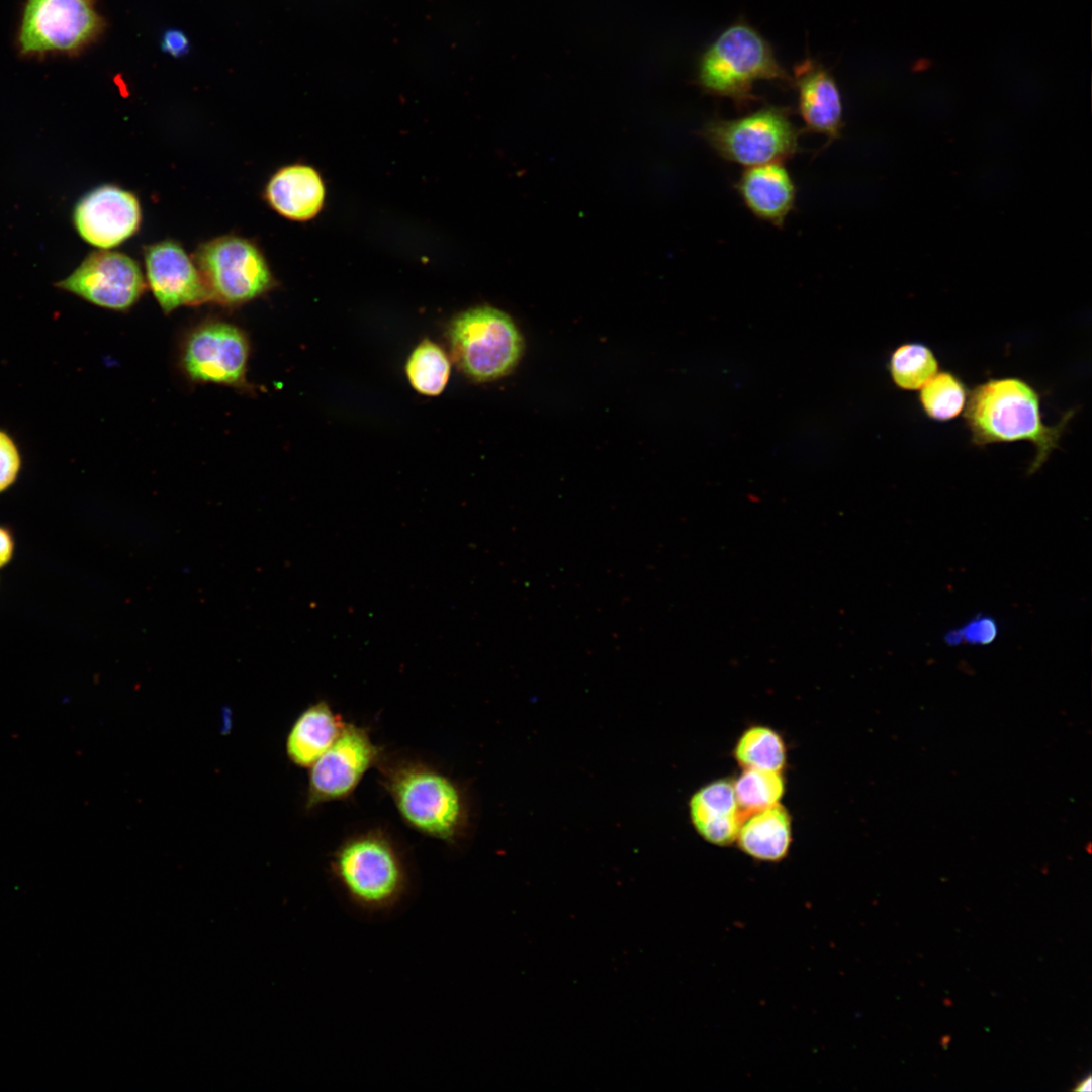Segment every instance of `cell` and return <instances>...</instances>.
I'll return each instance as SVG.
<instances>
[{
  "mask_svg": "<svg viewBox=\"0 0 1092 1092\" xmlns=\"http://www.w3.org/2000/svg\"><path fill=\"white\" fill-rule=\"evenodd\" d=\"M375 767L406 826L450 846L467 838L471 804L460 782L427 760L401 753L384 751Z\"/></svg>",
  "mask_w": 1092,
  "mask_h": 1092,
  "instance_id": "cell-1",
  "label": "cell"
},
{
  "mask_svg": "<svg viewBox=\"0 0 1092 1092\" xmlns=\"http://www.w3.org/2000/svg\"><path fill=\"white\" fill-rule=\"evenodd\" d=\"M965 424L971 442L977 447L993 443L1028 441L1035 449L1029 473L1037 471L1074 416L1064 414L1055 425L1042 419L1041 395L1029 382L1019 377L991 378L969 389L964 408Z\"/></svg>",
  "mask_w": 1092,
  "mask_h": 1092,
  "instance_id": "cell-2",
  "label": "cell"
},
{
  "mask_svg": "<svg viewBox=\"0 0 1092 1092\" xmlns=\"http://www.w3.org/2000/svg\"><path fill=\"white\" fill-rule=\"evenodd\" d=\"M329 871L348 902L366 914L392 911L411 889L404 851L381 827L344 838L331 854Z\"/></svg>",
  "mask_w": 1092,
  "mask_h": 1092,
  "instance_id": "cell-3",
  "label": "cell"
},
{
  "mask_svg": "<svg viewBox=\"0 0 1092 1092\" xmlns=\"http://www.w3.org/2000/svg\"><path fill=\"white\" fill-rule=\"evenodd\" d=\"M696 81L705 93L728 98L738 109H745L759 99L753 92L758 81L791 84L792 78L770 42L740 18L702 53Z\"/></svg>",
  "mask_w": 1092,
  "mask_h": 1092,
  "instance_id": "cell-4",
  "label": "cell"
},
{
  "mask_svg": "<svg viewBox=\"0 0 1092 1092\" xmlns=\"http://www.w3.org/2000/svg\"><path fill=\"white\" fill-rule=\"evenodd\" d=\"M801 133L791 109L779 105H764L734 119L713 118L701 129L719 157L747 168L792 159L800 151Z\"/></svg>",
  "mask_w": 1092,
  "mask_h": 1092,
  "instance_id": "cell-5",
  "label": "cell"
},
{
  "mask_svg": "<svg viewBox=\"0 0 1092 1092\" xmlns=\"http://www.w3.org/2000/svg\"><path fill=\"white\" fill-rule=\"evenodd\" d=\"M448 340L458 368L476 381L506 375L522 351V339L512 318L490 306L470 308L454 317Z\"/></svg>",
  "mask_w": 1092,
  "mask_h": 1092,
  "instance_id": "cell-6",
  "label": "cell"
},
{
  "mask_svg": "<svg viewBox=\"0 0 1092 1092\" xmlns=\"http://www.w3.org/2000/svg\"><path fill=\"white\" fill-rule=\"evenodd\" d=\"M193 259L204 279L210 301L238 307L274 288L276 282L258 246L224 235L202 243Z\"/></svg>",
  "mask_w": 1092,
  "mask_h": 1092,
  "instance_id": "cell-7",
  "label": "cell"
},
{
  "mask_svg": "<svg viewBox=\"0 0 1092 1092\" xmlns=\"http://www.w3.org/2000/svg\"><path fill=\"white\" fill-rule=\"evenodd\" d=\"M96 0H26L17 35L23 56L74 55L102 33Z\"/></svg>",
  "mask_w": 1092,
  "mask_h": 1092,
  "instance_id": "cell-8",
  "label": "cell"
},
{
  "mask_svg": "<svg viewBox=\"0 0 1092 1092\" xmlns=\"http://www.w3.org/2000/svg\"><path fill=\"white\" fill-rule=\"evenodd\" d=\"M249 356V338L240 327L221 320H207L184 337L179 363L192 382L250 390Z\"/></svg>",
  "mask_w": 1092,
  "mask_h": 1092,
  "instance_id": "cell-9",
  "label": "cell"
},
{
  "mask_svg": "<svg viewBox=\"0 0 1092 1092\" xmlns=\"http://www.w3.org/2000/svg\"><path fill=\"white\" fill-rule=\"evenodd\" d=\"M383 752L368 728L347 722L336 741L308 768L305 809L348 799Z\"/></svg>",
  "mask_w": 1092,
  "mask_h": 1092,
  "instance_id": "cell-10",
  "label": "cell"
},
{
  "mask_svg": "<svg viewBox=\"0 0 1092 1092\" xmlns=\"http://www.w3.org/2000/svg\"><path fill=\"white\" fill-rule=\"evenodd\" d=\"M55 286L95 306L127 311L142 297L147 284L139 263L128 255L101 249Z\"/></svg>",
  "mask_w": 1092,
  "mask_h": 1092,
  "instance_id": "cell-11",
  "label": "cell"
},
{
  "mask_svg": "<svg viewBox=\"0 0 1092 1092\" xmlns=\"http://www.w3.org/2000/svg\"><path fill=\"white\" fill-rule=\"evenodd\" d=\"M141 221L136 196L112 184L93 188L77 201L73 210V223L79 236L100 249L118 246L132 237Z\"/></svg>",
  "mask_w": 1092,
  "mask_h": 1092,
  "instance_id": "cell-12",
  "label": "cell"
},
{
  "mask_svg": "<svg viewBox=\"0 0 1092 1092\" xmlns=\"http://www.w3.org/2000/svg\"><path fill=\"white\" fill-rule=\"evenodd\" d=\"M146 284L166 313L210 301L204 279L182 245L164 240L144 248Z\"/></svg>",
  "mask_w": 1092,
  "mask_h": 1092,
  "instance_id": "cell-13",
  "label": "cell"
},
{
  "mask_svg": "<svg viewBox=\"0 0 1092 1092\" xmlns=\"http://www.w3.org/2000/svg\"><path fill=\"white\" fill-rule=\"evenodd\" d=\"M797 109L805 130L822 134L827 145L841 136L844 126L842 95L835 77L817 60L806 57L793 68Z\"/></svg>",
  "mask_w": 1092,
  "mask_h": 1092,
  "instance_id": "cell-14",
  "label": "cell"
},
{
  "mask_svg": "<svg viewBox=\"0 0 1092 1092\" xmlns=\"http://www.w3.org/2000/svg\"><path fill=\"white\" fill-rule=\"evenodd\" d=\"M745 207L758 219L783 228L795 209L797 187L783 163L748 167L735 183Z\"/></svg>",
  "mask_w": 1092,
  "mask_h": 1092,
  "instance_id": "cell-15",
  "label": "cell"
},
{
  "mask_svg": "<svg viewBox=\"0 0 1092 1092\" xmlns=\"http://www.w3.org/2000/svg\"><path fill=\"white\" fill-rule=\"evenodd\" d=\"M265 199L281 216L295 221H307L322 210L326 197L320 173L305 164L280 168L269 179Z\"/></svg>",
  "mask_w": 1092,
  "mask_h": 1092,
  "instance_id": "cell-16",
  "label": "cell"
},
{
  "mask_svg": "<svg viewBox=\"0 0 1092 1092\" xmlns=\"http://www.w3.org/2000/svg\"><path fill=\"white\" fill-rule=\"evenodd\" d=\"M689 815L705 841L718 846L732 844L743 819L733 783L720 779L698 789L690 798Z\"/></svg>",
  "mask_w": 1092,
  "mask_h": 1092,
  "instance_id": "cell-17",
  "label": "cell"
},
{
  "mask_svg": "<svg viewBox=\"0 0 1092 1092\" xmlns=\"http://www.w3.org/2000/svg\"><path fill=\"white\" fill-rule=\"evenodd\" d=\"M346 723L326 700L306 707L286 736L285 751L290 762L309 768L336 741Z\"/></svg>",
  "mask_w": 1092,
  "mask_h": 1092,
  "instance_id": "cell-18",
  "label": "cell"
},
{
  "mask_svg": "<svg viewBox=\"0 0 1092 1092\" xmlns=\"http://www.w3.org/2000/svg\"><path fill=\"white\" fill-rule=\"evenodd\" d=\"M739 848L759 861L783 860L792 843V822L780 803L743 817L736 837Z\"/></svg>",
  "mask_w": 1092,
  "mask_h": 1092,
  "instance_id": "cell-19",
  "label": "cell"
},
{
  "mask_svg": "<svg viewBox=\"0 0 1092 1092\" xmlns=\"http://www.w3.org/2000/svg\"><path fill=\"white\" fill-rule=\"evenodd\" d=\"M734 756L743 768L782 771L786 764L785 742L767 726H751L738 738Z\"/></svg>",
  "mask_w": 1092,
  "mask_h": 1092,
  "instance_id": "cell-20",
  "label": "cell"
},
{
  "mask_svg": "<svg viewBox=\"0 0 1092 1092\" xmlns=\"http://www.w3.org/2000/svg\"><path fill=\"white\" fill-rule=\"evenodd\" d=\"M888 371L898 388L919 390L939 371V362L927 345L904 343L891 353Z\"/></svg>",
  "mask_w": 1092,
  "mask_h": 1092,
  "instance_id": "cell-21",
  "label": "cell"
},
{
  "mask_svg": "<svg viewBox=\"0 0 1092 1092\" xmlns=\"http://www.w3.org/2000/svg\"><path fill=\"white\" fill-rule=\"evenodd\" d=\"M919 390L923 413L937 422L957 418L964 411L969 393L965 382L950 371H938Z\"/></svg>",
  "mask_w": 1092,
  "mask_h": 1092,
  "instance_id": "cell-22",
  "label": "cell"
},
{
  "mask_svg": "<svg viewBox=\"0 0 1092 1092\" xmlns=\"http://www.w3.org/2000/svg\"><path fill=\"white\" fill-rule=\"evenodd\" d=\"M405 371L415 390L423 395L436 396L448 382L450 361L439 345L425 340L411 354Z\"/></svg>",
  "mask_w": 1092,
  "mask_h": 1092,
  "instance_id": "cell-23",
  "label": "cell"
},
{
  "mask_svg": "<svg viewBox=\"0 0 1092 1092\" xmlns=\"http://www.w3.org/2000/svg\"><path fill=\"white\" fill-rule=\"evenodd\" d=\"M733 785L742 817L778 804L785 792L781 771L743 768Z\"/></svg>",
  "mask_w": 1092,
  "mask_h": 1092,
  "instance_id": "cell-24",
  "label": "cell"
},
{
  "mask_svg": "<svg viewBox=\"0 0 1092 1092\" xmlns=\"http://www.w3.org/2000/svg\"><path fill=\"white\" fill-rule=\"evenodd\" d=\"M22 467L20 449L14 438L0 429V493L17 480Z\"/></svg>",
  "mask_w": 1092,
  "mask_h": 1092,
  "instance_id": "cell-25",
  "label": "cell"
},
{
  "mask_svg": "<svg viewBox=\"0 0 1092 1092\" xmlns=\"http://www.w3.org/2000/svg\"><path fill=\"white\" fill-rule=\"evenodd\" d=\"M161 48L173 57H181L188 52L189 41L182 31L170 29L163 34Z\"/></svg>",
  "mask_w": 1092,
  "mask_h": 1092,
  "instance_id": "cell-26",
  "label": "cell"
},
{
  "mask_svg": "<svg viewBox=\"0 0 1092 1092\" xmlns=\"http://www.w3.org/2000/svg\"><path fill=\"white\" fill-rule=\"evenodd\" d=\"M988 630H995L992 623L990 624L987 621L976 622L966 629L967 639L986 643L988 639L994 636V632H988Z\"/></svg>",
  "mask_w": 1092,
  "mask_h": 1092,
  "instance_id": "cell-27",
  "label": "cell"
},
{
  "mask_svg": "<svg viewBox=\"0 0 1092 1092\" xmlns=\"http://www.w3.org/2000/svg\"><path fill=\"white\" fill-rule=\"evenodd\" d=\"M13 552V536L6 527L0 525V568L5 566L11 560Z\"/></svg>",
  "mask_w": 1092,
  "mask_h": 1092,
  "instance_id": "cell-28",
  "label": "cell"
},
{
  "mask_svg": "<svg viewBox=\"0 0 1092 1092\" xmlns=\"http://www.w3.org/2000/svg\"><path fill=\"white\" fill-rule=\"evenodd\" d=\"M1075 1090H1077V1091H1090L1091 1090V1078H1090V1076H1088L1086 1079L1081 1081L1078 1084V1086L1075 1088Z\"/></svg>",
  "mask_w": 1092,
  "mask_h": 1092,
  "instance_id": "cell-29",
  "label": "cell"
}]
</instances>
